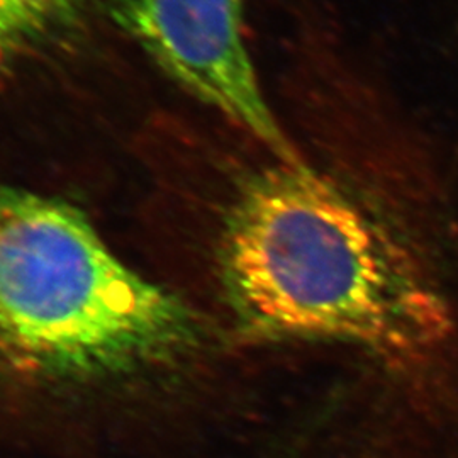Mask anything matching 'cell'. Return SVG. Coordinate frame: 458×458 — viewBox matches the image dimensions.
<instances>
[{
    "instance_id": "1",
    "label": "cell",
    "mask_w": 458,
    "mask_h": 458,
    "mask_svg": "<svg viewBox=\"0 0 458 458\" xmlns=\"http://www.w3.org/2000/svg\"><path fill=\"white\" fill-rule=\"evenodd\" d=\"M219 265L248 340H327L411 361L452 335L448 304L408 250L302 162H278L246 183L226 217Z\"/></svg>"
},
{
    "instance_id": "2",
    "label": "cell",
    "mask_w": 458,
    "mask_h": 458,
    "mask_svg": "<svg viewBox=\"0 0 458 458\" xmlns=\"http://www.w3.org/2000/svg\"><path fill=\"white\" fill-rule=\"evenodd\" d=\"M199 335L194 312L121 262L79 209L0 181V372L109 380L179 360Z\"/></svg>"
},
{
    "instance_id": "3",
    "label": "cell",
    "mask_w": 458,
    "mask_h": 458,
    "mask_svg": "<svg viewBox=\"0 0 458 458\" xmlns=\"http://www.w3.org/2000/svg\"><path fill=\"white\" fill-rule=\"evenodd\" d=\"M113 21L168 79L251 132L278 162L301 164L262 92L245 0H107Z\"/></svg>"
},
{
    "instance_id": "4",
    "label": "cell",
    "mask_w": 458,
    "mask_h": 458,
    "mask_svg": "<svg viewBox=\"0 0 458 458\" xmlns=\"http://www.w3.org/2000/svg\"><path fill=\"white\" fill-rule=\"evenodd\" d=\"M85 0H0V77L70 34Z\"/></svg>"
}]
</instances>
